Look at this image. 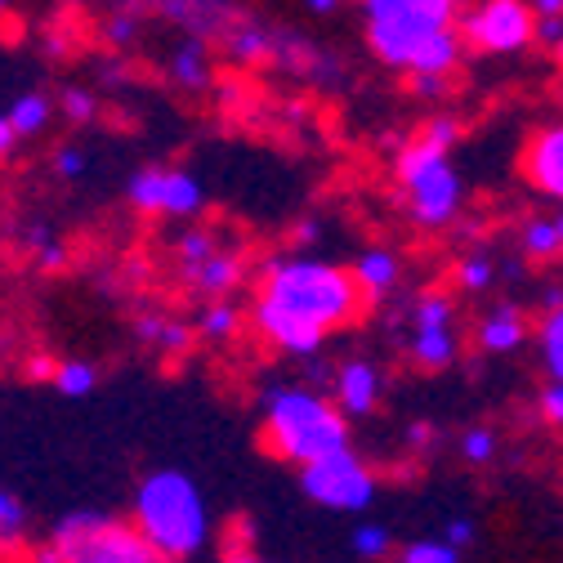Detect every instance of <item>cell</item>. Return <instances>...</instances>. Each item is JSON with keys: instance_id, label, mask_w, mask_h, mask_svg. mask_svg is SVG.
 Returning a JSON list of instances; mask_svg holds the SVG:
<instances>
[{"instance_id": "46", "label": "cell", "mask_w": 563, "mask_h": 563, "mask_svg": "<svg viewBox=\"0 0 563 563\" xmlns=\"http://www.w3.org/2000/svg\"><path fill=\"white\" fill-rule=\"evenodd\" d=\"M407 439H411L416 448H420V443H430V426H411V434H407Z\"/></svg>"}, {"instance_id": "13", "label": "cell", "mask_w": 563, "mask_h": 563, "mask_svg": "<svg viewBox=\"0 0 563 563\" xmlns=\"http://www.w3.org/2000/svg\"><path fill=\"white\" fill-rule=\"evenodd\" d=\"M380 394H385V376H380V367L372 358H349L331 376V398L349 420L372 416L380 407Z\"/></svg>"}, {"instance_id": "49", "label": "cell", "mask_w": 563, "mask_h": 563, "mask_svg": "<svg viewBox=\"0 0 563 563\" xmlns=\"http://www.w3.org/2000/svg\"><path fill=\"white\" fill-rule=\"evenodd\" d=\"M5 10H10V0H0V19H5Z\"/></svg>"}, {"instance_id": "28", "label": "cell", "mask_w": 563, "mask_h": 563, "mask_svg": "<svg viewBox=\"0 0 563 563\" xmlns=\"http://www.w3.org/2000/svg\"><path fill=\"white\" fill-rule=\"evenodd\" d=\"M398 563H461V545H452L448 537H420L398 550Z\"/></svg>"}, {"instance_id": "40", "label": "cell", "mask_w": 563, "mask_h": 563, "mask_svg": "<svg viewBox=\"0 0 563 563\" xmlns=\"http://www.w3.org/2000/svg\"><path fill=\"white\" fill-rule=\"evenodd\" d=\"M14 144H19V130L10 125V117H0V157H10Z\"/></svg>"}, {"instance_id": "32", "label": "cell", "mask_w": 563, "mask_h": 563, "mask_svg": "<svg viewBox=\"0 0 563 563\" xmlns=\"http://www.w3.org/2000/svg\"><path fill=\"white\" fill-rule=\"evenodd\" d=\"M63 117L73 121V125H90L99 117V99L90 90H67L63 95Z\"/></svg>"}, {"instance_id": "44", "label": "cell", "mask_w": 563, "mask_h": 563, "mask_svg": "<svg viewBox=\"0 0 563 563\" xmlns=\"http://www.w3.org/2000/svg\"><path fill=\"white\" fill-rule=\"evenodd\" d=\"M296 238H300V246H309V242H318V238H322V224H318V220H309V224H300V229H296Z\"/></svg>"}, {"instance_id": "7", "label": "cell", "mask_w": 563, "mask_h": 563, "mask_svg": "<svg viewBox=\"0 0 563 563\" xmlns=\"http://www.w3.org/2000/svg\"><path fill=\"white\" fill-rule=\"evenodd\" d=\"M175 273L188 291L206 300H224L246 282V251L210 229H184L175 238Z\"/></svg>"}, {"instance_id": "8", "label": "cell", "mask_w": 563, "mask_h": 563, "mask_svg": "<svg viewBox=\"0 0 563 563\" xmlns=\"http://www.w3.org/2000/svg\"><path fill=\"white\" fill-rule=\"evenodd\" d=\"M300 492L331 515H363L376 501V474L354 448H344L300 465Z\"/></svg>"}, {"instance_id": "20", "label": "cell", "mask_w": 563, "mask_h": 563, "mask_svg": "<svg viewBox=\"0 0 563 563\" xmlns=\"http://www.w3.org/2000/svg\"><path fill=\"white\" fill-rule=\"evenodd\" d=\"M559 242H563L559 216H528L523 229H519V251H523L528 260H537V264L559 260Z\"/></svg>"}, {"instance_id": "27", "label": "cell", "mask_w": 563, "mask_h": 563, "mask_svg": "<svg viewBox=\"0 0 563 563\" xmlns=\"http://www.w3.org/2000/svg\"><path fill=\"white\" fill-rule=\"evenodd\" d=\"M492 282H497V264H492V255L470 251V255H461V260H456V287H461V291L478 296V291H487V287H492Z\"/></svg>"}, {"instance_id": "35", "label": "cell", "mask_w": 563, "mask_h": 563, "mask_svg": "<svg viewBox=\"0 0 563 563\" xmlns=\"http://www.w3.org/2000/svg\"><path fill=\"white\" fill-rule=\"evenodd\" d=\"M426 139H434V144H443V148H456V139H461V125H456V117H434L426 130H420Z\"/></svg>"}, {"instance_id": "39", "label": "cell", "mask_w": 563, "mask_h": 563, "mask_svg": "<svg viewBox=\"0 0 563 563\" xmlns=\"http://www.w3.org/2000/svg\"><path fill=\"white\" fill-rule=\"evenodd\" d=\"M411 90L416 95H443L448 90V77H411Z\"/></svg>"}, {"instance_id": "10", "label": "cell", "mask_w": 563, "mask_h": 563, "mask_svg": "<svg viewBox=\"0 0 563 563\" xmlns=\"http://www.w3.org/2000/svg\"><path fill=\"white\" fill-rule=\"evenodd\" d=\"M125 197L134 210L157 220H192L206 210V188L184 166H144L125 184Z\"/></svg>"}, {"instance_id": "25", "label": "cell", "mask_w": 563, "mask_h": 563, "mask_svg": "<svg viewBox=\"0 0 563 563\" xmlns=\"http://www.w3.org/2000/svg\"><path fill=\"white\" fill-rule=\"evenodd\" d=\"M63 398H86V394H95V385H99V372H95V363H86V358H63L58 367H54V380H49Z\"/></svg>"}, {"instance_id": "42", "label": "cell", "mask_w": 563, "mask_h": 563, "mask_svg": "<svg viewBox=\"0 0 563 563\" xmlns=\"http://www.w3.org/2000/svg\"><path fill=\"white\" fill-rule=\"evenodd\" d=\"M537 19H563V0H528Z\"/></svg>"}, {"instance_id": "23", "label": "cell", "mask_w": 563, "mask_h": 563, "mask_svg": "<svg viewBox=\"0 0 563 563\" xmlns=\"http://www.w3.org/2000/svg\"><path fill=\"white\" fill-rule=\"evenodd\" d=\"M5 117H10V125L19 130V139H32V134H41V130L54 121V99L41 95V90H27V95L14 99V108H10Z\"/></svg>"}, {"instance_id": "5", "label": "cell", "mask_w": 563, "mask_h": 563, "mask_svg": "<svg viewBox=\"0 0 563 563\" xmlns=\"http://www.w3.org/2000/svg\"><path fill=\"white\" fill-rule=\"evenodd\" d=\"M394 179H398V192H402L411 224L430 229V233L456 224L461 206H465V179L452 162V148L434 144V139H426V134L411 139L394 162Z\"/></svg>"}, {"instance_id": "29", "label": "cell", "mask_w": 563, "mask_h": 563, "mask_svg": "<svg viewBox=\"0 0 563 563\" xmlns=\"http://www.w3.org/2000/svg\"><path fill=\"white\" fill-rule=\"evenodd\" d=\"M23 246L32 251V260H36L45 273H54V268H63V264H67V246H63L45 224H32V229L23 233Z\"/></svg>"}, {"instance_id": "41", "label": "cell", "mask_w": 563, "mask_h": 563, "mask_svg": "<svg viewBox=\"0 0 563 563\" xmlns=\"http://www.w3.org/2000/svg\"><path fill=\"white\" fill-rule=\"evenodd\" d=\"M27 563H63V559H58V550H54V541L45 537L41 545H32V554H27Z\"/></svg>"}, {"instance_id": "4", "label": "cell", "mask_w": 563, "mask_h": 563, "mask_svg": "<svg viewBox=\"0 0 563 563\" xmlns=\"http://www.w3.org/2000/svg\"><path fill=\"white\" fill-rule=\"evenodd\" d=\"M130 523L144 532L162 554L175 563L192 559L210 541V506L197 478L184 470H153L139 478L134 497H130Z\"/></svg>"}, {"instance_id": "2", "label": "cell", "mask_w": 563, "mask_h": 563, "mask_svg": "<svg viewBox=\"0 0 563 563\" xmlns=\"http://www.w3.org/2000/svg\"><path fill=\"white\" fill-rule=\"evenodd\" d=\"M372 54L407 77H452L465 54L461 0H358Z\"/></svg>"}, {"instance_id": "22", "label": "cell", "mask_w": 563, "mask_h": 563, "mask_svg": "<svg viewBox=\"0 0 563 563\" xmlns=\"http://www.w3.org/2000/svg\"><path fill=\"white\" fill-rule=\"evenodd\" d=\"M242 331V309L224 296V300H206L201 318H197V335L210 340V344H229L233 335Z\"/></svg>"}, {"instance_id": "31", "label": "cell", "mask_w": 563, "mask_h": 563, "mask_svg": "<svg viewBox=\"0 0 563 563\" xmlns=\"http://www.w3.org/2000/svg\"><path fill=\"white\" fill-rule=\"evenodd\" d=\"M461 456H465L470 465H487L492 456H497V434L483 430V426L465 430V434H461Z\"/></svg>"}, {"instance_id": "11", "label": "cell", "mask_w": 563, "mask_h": 563, "mask_svg": "<svg viewBox=\"0 0 563 563\" xmlns=\"http://www.w3.org/2000/svg\"><path fill=\"white\" fill-rule=\"evenodd\" d=\"M407 354H411L416 367H426V372H443V367L456 363V354H461V322H456L452 296L426 291L411 305Z\"/></svg>"}, {"instance_id": "14", "label": "cell", "mask_w": 563, "mask_h": 563, "mask_svg": "<svg viewBox=\"0 0 563 563\" xmlns=\"http://www.w3.org/2000/svg\"><path fill=\"white\" fill-rule=\"evenodd\" d=\"M528 318L519 305H497V309H487L474 327V340L483 354H519L523 340H528Z\"/></svg>"}, {"instance_id": "15", "label": "cell", "mask_w": 563, "mask_h": 563, "mask_svg": "<svg viewBox=\"0 0 563 563\" xmlns=\"http://www.w3.org/2000/svg\"><path fill=\"white\" fill-rule=\"evenodd\" d=\"M134 335L144 340L153 354H166V358H179V354H188L192 349V340H197V327L192 322H184V318H175V313H144L134 322Z\"/></svg>"}, {"instance_id": "33", "label": "cell", "mask_w": 563, "mask_h": 563, "mask_svg": "<svg viewBox=\"0 0 563 563\" xmlns=\"http://www.w3.org/2000/svg\"><path fill=\"white\" fill-rule=\"evenodd\" d=\"M86 166H90V157H86V148H81V144H63V148L54 153V170H58L63 179H81V175H86Z\"/></svg>"}, {"instance_id": "19", "label": "cell", "mask_w": 563, "mask_h": 563, "mask_svg": "<svg viewBox=\"0 0 563 563\" xmlns=\"http://www.w3.org/2000/svg\"><path fill=\"white\" fill-rule=\"evenodd\" d=\"M277 36L273 27L264 23H229L224 27V49L233 63H268L277 54Z\"/></svg>"}, {"instance_id": "36", "label": "cell", "mask_w": 563, "mask_h": 563, "mask_svg": "<svg viewBox=\"0 0 563 563\" xmlns=\"http://www.w3.org/2000/svg\"><path fill=\"white\" fill-rule=\"evenodd\" d=\"M443 537H448L452 545H461V550H465V545L474 541V523H470V519H448V528H443Z\"/></svg>"}, {"instance_id": "6", "label": "cell", "mask_w": 563, "mask_h": 563, "mask_svg": "<svg viewBox=\"0 0 563 563\" xmlns=\"http://www.w3.org/2000/svg\"><path fill=\"white\" fill-rule=\"evenodd\" d=\"M54 550L63 563H175L162 554L130 519L99 515V510H77L63 515L49 532Z\"/></svg>"}, {"instance_id": "1", "label": "cell", "mask_w": 563, "mask_h": 563, "mask_svg": "<svg viewBox=\"0 0 563 563\" xmlns=\"http://www.w3.org/2000/svg\"><path fill=\"white\" fill-rule=\"evenodd\" d=\"M367 296L354 273L322 255H273L255 277L251 331L287 358H313L322 344L363 318Z\"/></svg>"}, {"instance_id": "48", "label": "cell", "mask_w": 563, "mask_h": 563, "mask_svg": "<svg viewBox=\"0 0 563 563\" xmlns=\"http://www.w3.org/2000/svg\"><path fill=\"white\" fill-rule=\"evenodd\" d=\"M559 233H563V216H559ZM559 260H563V242H559Z\"/></svg>"}, {"instance_id": "47", "label": "cell", "mask_w": 563, "mask_h": 563, "mask_svg": "<svg viewBox=\"0 0 563 563\" xmlns=\"http://www.w3.org/2000/svg\"><path fill=\"white\" fill-rule=\"evenodd\" d=\"M550 54H554V58L563 63V41H554V45H550Z\"/></svg>"}, {"instance_id": "43", "label": "cell", "mask_w": 563, "mask_h": 563, "mask_svg": "<svg viewBox=\"0 0 563 563\" xmlns=\"http://www.w3.org/2000/svg\"><path fill=\"white\" fill-rule=\"evenodd\" d=\"M224 563H268V559H264V554H260V550H251V545H242V550H238V545H233V550H229V559H224Z\"/></svg>"}, {"instance_id": "12", "label": "cell", "mask_w": 563, "mask_h": 563, "mask_svg": "<svg viewBox=\"0 0 563 563\" xmlns=\"http://www.w3.org/2000/svg\"><path fill=\"white\" fill-rule=\"evenodd\" d=\"M519 175L532 192L563 206V121L537 125L519 153Z\"/></svg>"}, {"instance_id": "16", "label": "cell", "mask_w": 563, "mask_h": 563, "mask_svg": "<svg viewBox=\"0 0 563 563\" xmlns=\"http://www.w3.org/2000/svg\"><path fill=\"white\" fill-rule=\"evenodd\" d=\"M354 282H358V291L367 296V300H385L394 287H398V277H402V264H398V255L389 251V246H367V251H358V260H354Z\"/></svg>"}, {"instance_id": "45", "label": "cell", "mask_w": 563, "mask_h": 563, "mask_svg": "<svg viewBox=\"0 0 563 563\" xmlns=\"http://www.w3.org/2000/svg\"><path fill=\"white\" fill-rule=\"evenodd\" d=\"M305 5H309L313 14H335V10L344 5V0H305Z\"/></svg>"}, {"instance_id": "26", "label": "cell", "mask_w": 563, "mask_h": 563, "mask_svg": "<svg viewBox=\"0 0 563 563\" xmlns=\"http://www.w3.org/2000/svg\"><path fill=\"white\" fill-rule=\"evenodd\" d=\"M349 550H354L363 563H385L394 554V532L385 523H363V528H354V537H349Z\"/></svg>"}, {"instance_id": "38", "label": "cell", "mask_w": 563, "mask_h": 563, "mask_svg": "<svg viewBox=\"0 0 563 563\" xmlns=\"http://www.w3.org/2000/svg\"><path fill=\"white\" fill-rule=\"evenodd\" d=\"M54 367H58V363L45 358V354H32V358H27V376H32V380H54Z\"/></svg>"}, {"instance_id": "34", "label": "cell", "mask_w": 563, "mask_h": 563, "mask_svg": "<svg viewBox=\"0 0 563 563\" xmlns=\"http://www.w3.org/2000/svg\"><path fill=\"white\" fill-rule=\"evenodd\" d=\"M537 411H541V420H545V426L563 430V380H550V385L541 389V398H537Z\"/></svg>"}, {"instance_id": "30", "label": "cell", "mask_w": 563, "mask_h": 563, "mask_svg": "<svg viewBox=\"0 0 563 563\" xmlns=\"http://www.w3.org/2000/svg\"><path fill=\"white\" fill-rule=\"evenodd\" d=\"M134 36H139V10H134V5H125V10H117V14L103 19V41H108V45L130 49Z\"/></svg>"}, {"instance_id": "37", "label": "cell", "mask_w": 563, "mask_h": 563, "mask_svg": "<svg viewBox=\"0 0 563 563\" xmlns=\"http://www.w3.org/2000/svg\"><path fill=\"white\" fill-rule=\"evenodd\" d=\"M537 41L550 49L554 41H563V19H537Z\"/></svg>"}, {"instance_id": "18", "label": "cell", "mask_w": 563, "mask_h": 563, "mask_svg": "<svg viewBox=\"0 0 563 563\" xmlns=\"http://www.w3.org/2000/svg\"><path fill=\"white\" fill-rule=\"evenodd\" d=\"M170 81L188 95H201L210 86V54H206V41L197 32H188L175 49H170Z\"/></svg>"}, {"instance_id": "17", "label": "cell", "mask_w": 563, "mask_h": 563, "mask_svg": "<svg viewBox=\"0 0 563 563\" xmlns=\"http://www.w3.org/2000/svg\"><path fill=\"white\" fill-rule=\"evenodd\" d=\"M153 5H157L162 14H170L184 32H197V36H210V32L224 36V27L233 23V14H229L224 0H153Z\"/></svg>"}, {"instance_id": "24", "label": "cell", "mask_w": 563, "mask_h": 563, "mask_svg": "<svg viewBox=\"0 0 563 563\" xmlns=\"http://www.w3.org/2000/svg\"><path fill=\"white\" fill-rule=\"evenodd\" d=\"M27 506L14 497V492L0 487V554H14L27 541Z\"/></svg>"}, {"instance_id": "9", "label": "cell", "mask_w": 563, "mask_h": 563, "mask_svg": "<svg viewBox=\"0 0 563 563\" xmlns=\"http://www.w3.org/2000/svg\"><path fill=\"white\" fill-rule=\"evenodd\" d=\"M456 27L465 49L478 54H519L537 41V14L528 0H478Z\"/></svg>"}, {"instance_id": "21", "label": "cell", "mask_w": 563, "mask_h": 563, "mask_svg": "<svg viewBox=\"0 0 563 563\" xmlns=\"http://www.w3.org/2000/svg\"><path fill=\"white\" fill-rule=\"evenodd\" d=\"M537 354L550 380H563V305L545 309L537 322Z\"/></svg>"}, {"instance_id": "3", "label": "cell", "mask_w": 563, "mask_h": 563, "mask_svg": "<svg viewBox=\"0 0 563 563\" xmlns=\"http://www.w3.org/2000/svg\"><path fill=\"white\" fill-rule=\"evenodd\" d=\"M260 434L277 461L300 470L349 448V416L313 385H273L260 407Z\"/></svg>"}]
</instances>
